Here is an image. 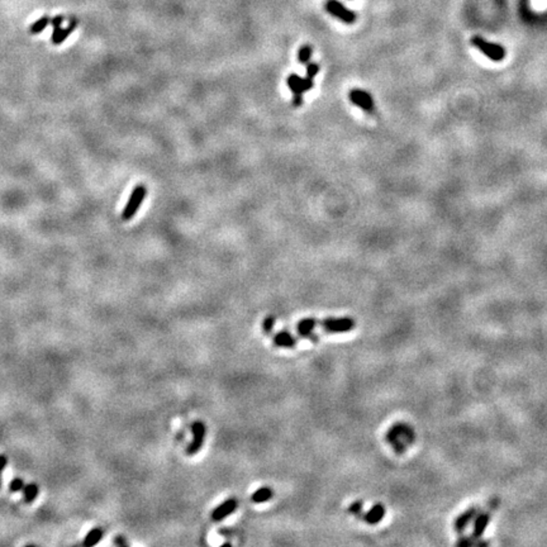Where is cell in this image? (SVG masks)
<instances>
[{
  "label": "cell",
  "mask_w": 547,
  "mask_h": 547,
  "mask_svg": "<svg viewBox=\"0 0 547 547\" xmlns=\"http://www.w3.org/2000/svg\"><path fill=\"white\" fill-rule=\"evenodd\" d=\"M146 194H147L146 187L138 185V187L134 188L131 196H129V199H128L127 204H126L125 209H123V211H122V218H123L125 221H129V219H132V218L136 215L137 210H138V208H140L142 202L145 200V198H146Z\"/></svg>",
  "instance_id": "cell-1"
},
{
  "label": "cell",
  "mask_w": 547,
  "mask_h": 547,
  "mask_svg": "<svg viewBox=\"0 0 547 547\" xmlns=\"http://www.w3.org/2000/svg\"><path fill=\"white\" fill-rule=\"evenodd\" d=\"M318 326H320L327 333H345L354 330L355 320L351 318H326L323 320H318Z\"/></svg>",
  "instance_id": "cell-2"
},
{
  "label": "cell",
  "mask_w": 547,
  "mask_h": 547,
  "mask_svg": "<svg viewBox=\"0 0 547 547\" xmlns=\"http://www.w3.org/2000/svg\"><path fill=\"white\" fill-rule=\"evenodd\" d=\"M471 42H473L474 46L478 47L479 50L484 53L485 56H488L493 61H502L505 57V50L501 44L491 43V42H488V41H485L484 38L479 37V36L474 37Z\"/></svg>",
  "instance_id": "cell-3"
},
{
  "label": "cell",
  "mask_w": 547,
  "mask_h": 547,
  "mask_svg": "<svg viewBox=\"0 0 547 547\" xmlns=\"http://www.w3.org/2000/svg\"><path fill=\"white\" fill-rule=\"evenodd\" d=\"M191 433H193V439L191 442L189 443V446L187 447V454L193 456V455L198 454L200 451V448L203 447L205 441V433H207V428L205 424L200 421H195L191 424Z\"/></svg>",
  "instance_id": "cell-4"
},
{
  "label": "cell",
  "mask_w": 547,
  "mask_h": 547,
  "mask_svg": "<svg viewBox=\"0 0 547 547\" xmlns=\"http://www.w3.org/2000/svg\"><path fill=\"white\" fill-rule=\"evenodd\" d=\"M326 9L333 17L341 19L342 22L347 23V24L354 23L355 19H356V14L350 9H347L343 4L339 3L338 0H327Z\"/></svg>",
  "instance_id": "cell-5"
},
{
  "label": "cell",
  "mask_w": 547,
  "mask_h": 547,
  "mask_svg": "<svg viewBox=\"0 0 547 547\" xmlns=\"http://www.w3.org/2000/svg\"><path fill=\"white\" fill-rule=\"evenodd\" d=\"M350 100L358 105L365 112H373L374 110V100L370 94L361 89H352L350 91Z\"/></svg>",
  "instance_id": "cell-6"
},
{
  "label": "cell",
  "mask_w": 547,
  "mask_h": 547,
  "mask_svg": "<svg viewBox=\"0 0 547 547\" xmlns=\"http://www.w3.org/2000/svg\"><path fill=\"white\" fill-rule=\"evenodd\" d=\"M313 79L309 78H300L299 75L292 74L288 78V86L290 90L293 91V94H304L308 90H311L313 87Z\"/></svg>",
  "instance_id": "cell-7"
},
{
  "label": "cell",
  "mask_w": 547,
  "mask_h": 547,
  "mask_svg": "<svg viewBox=\"0 0 547 547\" xmlns=\"http://www.w3.org/2000/svg\"><path fill=\"white\" fill-rule=\"evenodd\" d=\"M237 507H238V502H237L234 498L227 499V501H224L223 503L219 504V505H218V507L215 508L213 512H211V514H210L211 519H213L214 522H219V521H223V519L227 518L230 514H232L233 512H236Z\"/></svg>",
  "instance_id": "cell-8"
},
{
  "label": "cell",
  "mask_w": 547,
  "mask_h": 547,
  "mask_svg": "<svg viewBox=\"0 0 547 547\" xmlns=\"http://www.w3.org/2000/svg\"><path fill=\"white\" fill-rule=\"evenodd\" d=\"M318 326V320L314 318H304L300 319L296 324V332L300 337L309 338L311 341L317 342L318 336L314 333V328Z\"/></svg>",
  "instance_id": "cell-9"
},
{
  "label": "cell",
  "mask_w": 547,
  "mask_h": 547,
  "mask_svg": "<svg viewBox=\"0 0 547 547\" xmlns=\"http://www.w3.org/2000/svg\"><path fill=\"white\" fill-rule=\"evenodd\" d=\"M478 513H479V510L476 507H471V508H469V509L465 510V512L461 513L460 516L455 519V522H454L455 531L459 532V533H461V532L465 531L467 526H469V523L471 522L474 518H475Z\"/></svg>",
  "instance_id": "cell-10"
},
{
  "label": "cell",
  "mask_w": 547,
  "mask_h": 547,
  "mask_svg": "<svg viewBox=\"0 0 547 547\" xmlns=\"http://www.w3.org/2000/svg\"><path fill=\"white\" fill-rule=\"evenodd\" d=\"M490 522V514L488 512H482L478 513L476 517L474 518V528H473V537L475 540H480L482 536L484 535L485 529L489 526Z\"/></svg>",
  "instance_id": "cell-11"
},
{
  "label": "cell",
  "mask_w": 547,
  "mask_h": 547,
  "mask_svg": "<svg viewBox=\"0 0 547 547\" xmlns=\"http://www.w3.org/2000/svg\"><path fill=\"white\" fill-rule=\"evenodd\" d=\"M76 25H78V22H76V21H72V22L70 23V24L66 27V28H63L61 25H59V27H53L52 36H51V41H52V43L56 44V46L63 43V42L66 41V38H67L68 36H70V34H71L72 32L75 31Z\"/></svg>",
  "instance_id": "cell-12"
},
{
  "label": "cell",
  "mask_w": 547,
  "mask_h": 547,
  "mask_svg": "<svg viewBox=\"0 0 547 547\" xmlns=\"http://www.w3.org/2000/svg\"><path fill=\"white\" fill-rule=\"evenodd\" d=\"M386 509L381 503L374 504L370 509L367 510L364 514V521L369 525H378L379 522H381L382 518L385 517Z\"/></svg>",
  "instance_id": "cell-13"
},
{
  "label": "cell",
  "mask_w": 547,
  "mask_h": 547,
  "mask_svg": "<svg viewBox=\"0 0 547 547\" xmlns=\"http://www.w3.org/2000/svg\"><path fill=\"white\" fill-rule=\"evenodd\" d=\"M273 342L275 343V346L277 347H284V348H293L296 343V338L293 336L289 331H279V332L274 336Z\"/></svg>",
  "instance_id": "cell-14"
},
{
  "label": "cell",
  "mask_w": 547,
  "mask_h": 547,
  "mask_svg": "<svg viewBox=\"0 0 547 547\" xmlns=\"http://www.w3.org/2000/svg\"><path fill=\"white\" fill-rule=\"evenodd\" d=\"M40 494V488L36 483H29L23 486V502L25 504L33 503Z\"/></svg>",
  "instance_id": "cell-15"
},
{
  "label": "cell",
  "mask_w": 547,
  "mask_h": 547,
  "mask_svg": "<svg viewBox=\"0 0 547 547\" xmlns=\"http://www.w3.org/2000/svg\"><path fill=\"white\" fill-rule=\"evenodd\" d=\"M103 536H104V531H103L102 528H99V527H95V528L90 529V531L86 533V536H85L84 541H83V546L85 547L95 546L98 542L102 541Z\"/></svg>",
  "instance_id": "cell-16"
},
{
  "label": "cell",
  "mask_w": 547,
  "mask_h": 547,
  "mask_svg": "<svg viewBox=\"0 0 547 547\" xmlns=\"http://www.w3.org/2000/svg\"><path fill=\"white\" fill-rule=\"evenodd\" d=\"M273 490L269 486H262V488L257 489V490L251 495V501L255 503H265V502L270 501L273 498Z\"/></svg>",
  "instance_id": "cell-17"
},
{
  "label": "cell",
  "mask_w": 547,
  "mask_h": 547,
  "mask_svg": "<svg viewBox=\"0 0 547 547\" xmlns=\"http://www.w3.org/2000/svg\"><path fill=\"white\" fill-rule=\"evenodd\" d=\"M50 19L47 16H43L41 17V18H38L36 22L32 23L31 25H29V33L31 34H38L41 33V32H43L44 29H46V27L48 24H50Z\"/></svg>",
  "instance_id": "cell-18"
},
{
  "label": "cell",
  "mask_w": 547,
  "mask_h": 547,
  "mask_svg": "<svg viewBox=\"0 0 547 547\" xmlns=\"http://www.w3.org/2000/svg\"><path fill=\"white\" fill-rule=\"evenodd\" d=\"M312 51L313 50H312V47L309 44H304V46L300 47V50L298 52L299 63H302V65H307L309 63V60H311Z\"/></svg>",
  "instance_id": "cell-19"
},
{
  "label": "cell",
  "mask_w": 547,
  "mask_h": 547,
  "mask_svg": "<svg viewBox=\"0 0 547 547\" xmlns=\"http://www.w3.org/2000/svg\"><path fill=\"white\" fill-rule=\"evenodd\" d=\"M275 322H276V318L274 317V316H268V317L265 318L264 320H262V330H264L265 333H271L274 330V327H275Z\"/></svg>",
  "instance_id": "cell-20"
},
{
  "label": "cell",
  "mask_w": 547,
  "mask_h": 547,
  "mask_svg": "<svg viewBox=\"0 0 547 547\" xmlns=\"http://www.w3.org/2000/svg\"><path fill=\"white\" fill-rule=\"evenodd\" d=\"M24 480L21 478H14L12 482L9 483V491L10 493H18V491L23 490L24 486Z\"/></svg>",
  "instance_id": "cell-21"
},
{
  "label": "cell",
  "mask_w": 547,
  "mask_h": 547,
  "mask_svg": "<svg viewBox=\"0 0 547 547\" xmlns=\"http://www.w3.org/2000/svg\"><path fill=\"white\" fill-rule=\"evenodd\" d=\"M319 72V65L318 63H309L307 66V78L314 79Z\"/></svg>",
  "instance_id": "cell-22"
},
{
  "label": "cell",
  "mask_w": 547,
  "mask_h": 547,
  "mask_svg": "<svg viewBox=\"0 0 547 547\" xmlns=\"http://www.w3.org/2000/svg\"><path fill=\"white\" fill-rule=\"evenodd\" d=\"M6 465H8V457L6 455L0 454V489H1V484H3V473L5 470Z\"/></svg>",
  "instance_id": "cell-23"
},
{
  "label": "cell",
  "mask_w": 547,
  "mask_h": 547,
  "mask_svg": "<svg viewBox=\"0 0 547 547\" xmlns=\"http://www.w3.org/2000/svg\"><path fill=\"white\" fill-rule=\"evenodd\" d=\"M361 509H362V502L361 501L354 502V503L350 504V507H348V512L352 513V514H358V513L361 512Z\"/></svg>",
  "instance_id": "cell-24"
},
{
  "label": "cell",
  "mask_w": 547,
  "mask_h": 547,
  "mask_svg": "<svg viewBox=\"0 0 547 547\" xmlns=\"http://www.w3.org/2000/svg\"><path fill=\"white\" fill-rule=\"evenodd\" d=\"M113 544L115 545V546H121V547H127L128 546V542L127 540H126L123 536H117V537L114 538V541H113Z\"/></svg>",
  "instance_id": "cell-25"
},
{
  "label": "cell",
  "mask_w": 547,
  "mask_h": 547,
  "mask_svg": "<svg viewBox=\"0 0 547 547\" xmlns=\"http://www.w3.org/2000/svg\"><path fill=\"white\" fill-rule=\"evenodd\" d=\"M303 103H304V100H303L302 94H294V97H293V105L300 106Z\"/></svg>",
  "instance_id": "cell-26"
},
{
  "label": "cell",
  "mask_w": 547,
  "mask_h": 547,
  "mask_svg": "<svg viewBox=\"0 0 547 547\" xmlns=\"http://www.w3.org/2000/svg\"><path fill=\"white\" fill-rule=\"evenodd\" d=\"M63 16H57V17H55V18L50 19V23L52 24V27H59V25L63 24Z\"/></svg>",
  "instance_id": "cell-27"
}]
</instances>
